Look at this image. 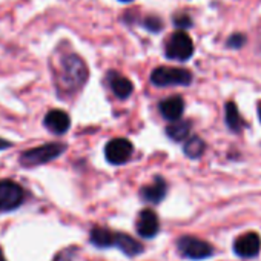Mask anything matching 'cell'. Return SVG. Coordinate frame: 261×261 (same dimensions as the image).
<instances>
[{"label": "cell", "instance_id": "cell-1", "mask_svg": "<svg viewBox=\"0 0 261 261\" xmlns=\"http://www.w3.org/2000/svg\"><path fill=\"white\" fill-rule=\"evenodd\" d=\"M88 79V68L85 62L74 54L66 56L62 60L59 71V85L65 91H75L85 85Z\"/></svg>", "mask_w": 261, "mask_h": 261}, {"label": "cell", "instance_id": "cell-2", "mask_svg": "<svg viewBox=\"0 0 261 261\" xmlns=\"http://www.w3.org/2000/svg\"><path fill=\"white\" fill-rule=\"evenodd\" d=\"M66 146L62 143H48L39 148H33L20 155V163L22 166H39L53 162L54 159L60 157L65 152Z\"/></svg>", "mask_w": 261, "mask_h": 261}, {"label": "cell", "instance_id": "cell-3", "mask_svg": "<svg viewBox=\"0 0 261 261\" xmlns=\"http://www.w3.org/2000/svg\"><path fill=\"white\" fill-rule=\"evenodd\" d=\"M151 82L155 86L165 88V86H188L192 82V74L188 69L183 68H169V66H160L152 71Z\"/></svg>", "mask_w": 261, "mask_h": 261}, {"label": "cell", "instance_id": "cell-4", "mask_svg": "<svg viewBox=\"0 0 261 261\" xmlns=\"http://www.w3.org/2000/svg\"><path fill=\"white\" fill-rule=\"evenodd\" d=\"M177 249L183 258L194 259V261L206 259V258H211L214 255V246L212 244H209L207 241L200 240L197 237H191V235H185V237L178 238Z\"/></svg>", "mask_w": 261, "mask_h": 261}, {"label": "cell", "instance_id": "cell-5", "mask_svg": "<svg viewBox=\"0 0 261 261\" xmlns=\"http://www.w3.org/2000/svg\"><path fill=\"white\" fill-rule=\"evenodd\" d=\"M194 54V43L192 39L183 33V31H177L174 33L168 43H166V57L171 60H178V62H186L188 59H191Z\"/></svg>", "mask_w": 261, "mask_h": 261}, {"label": "cell", "instance_id": "cell-6", "mask_svg": "<svg viewBox=\"0 0 261 261\" xmlns=\"http://www.w3.org/2000/svg\"><path fill=\"white\" fill-rule=\"evenodd\" d=\"M25 200V191L11 180H0V211L10 212L17 209Z\"/></svg>", "mask_w": 261, "mask_h": 261}, {"label": "cell", "instance_id": "cell-7", "mask_svg": "<svg viewBox=\"0 0 261 261\" xmlns=\"http://www.w3.org/2000/svg\"><path fill=\"white\" fill-rule=\"evenodd\" d=\"M134 146L126 139H114L105 148V157L111 165H123L133 155Z\"/></svg>", "mask_w": 261, "mask_h": 261}, {"label": "cell", "instance_id": "cell-8", "mask_svg": "<svg viewBox=\"0 0 261 261\" xmlns=\"http://www.w3.org/2000/svg\"><path fill=\"white\" fill-rule=\"evenodd\" d=\"M261 250V238L256 232H247L233 243V252L241 258H253Z\"/></svg>", "mask_w": 261, "mask_h": 261}, {"label": "cell", "instance_id": "cell-9", "mask_svg": "<svg viewBox=\"0 0 261 261\" xmlns=\"http://www.w3.org/2000/svg\"><path fill=\"white\" fill-rule=\"evenodd\" d=\"M160 230V220L151 209H143L137 218V232L142 238H154Z\"/></svg>", "mask_w": 261, "mask_h": 261}, {"label": "cell", "instance_id": "cell-10", "mask_svg": "<svg viewBox=\"0 0 261 261\" xmlns=\"http://www.w3.org/2000/svg\"><path fill=\"white\" fill-rule=\"evenodd\" d=\"M45 126L46 129H49L51 133L60 136L65 134L66 130L71 126V118L69 115L62 111V109H51L46 115H45Z\"/></svg>", "mask_w": 261, "mask_h": 261}, {"label": "cell", "instance_id": "cell-11", "mask_svg": "<svg viewBox=\"0 0 261 261\" xmlns=\"http://www.w3.org/2000/svg\"><path fill=\"white\" fill-rule=\"evenodd\" d=\"M166 192H168V185L166 181L162 178V177H155V180L148 185V186H143L142 191H140V197L151 203V204H157L160 203L165 197H166Z\"/></svg>", "mask_w": 261, "mask_h": 261}, {"label": "cell", "instance_id": "cell-12", "mask_svg": "<svg viewBox=\"0 0 261 261\" xmlns=\"http://www.w3.org/2000/svg\"><path fill=\"white\" fill-rule=\"evenodd\" d=\"M108 83H109V88L114 92V95L121 98V100L127 98L134 91L133 82H130L127 77L118 74V72H109L108 74Z\"/></svg>", "mask_w": 261, "mask_h": 261}, {"label": "cell", "instance_id": "cell-13", "mask_svg": "<svg viewBox=\"0 0 261 261\" xmlns=\"http://www.w3.org/2000/svg\"><path fill=\"white\" fill-rule=\"evenodd\" d=\"M162 115L166 118V120H171V121H175L178 120L181 115H183V111H185V101L180 95H172V97H168L165 100H162L160 106H159Z\"/></svg>", "mask_w": 261, "mask_h": 261}, {"label": "cell", "instance_id": "cell-14", "mask_svg": "<svg viewBox=\"0 0 261 261\" xmlns=\"http://www.w3.org/2000/svg\"><path fill=\"white\" fill-rule=\"evenodd\" d=\"M114 247L120 249L127 256H136V255L143 252V244L142 243H139L133 237H129L126 233H120V232H117V235H115Z\"/></svg>", "mask_w": 261, "mask_h": 261}, {"label": "cell", "instance_id": "cell-15", "mask_svg": "<svg viewBox=\"0 0 261 261\" xmlns=\"http://www.w3.org/2000/svg\"><path fill=\"white\" fill-rule=\"evenodd\" d=\"M115 235H117V232H114V230L95 226L91 230L89 240L95 247H112L115 243Z\"/></svg>", "mask_w": 261, "mask_h": 261}, {"label": "cell", "instance_id": "cell-16", "mask_svg": "<svg viewBox=\"0 0 261 261\" xmlns=\"http://www.w3.org/2000/svg\"><path fill=\"white\" fill-rule=\"evenodd\" d=\"M191 133V123L189 121H174L172 124H169L166 127V134L169 136V139L175 140V142H181L186 140L189 137Z\"/></svg>", "mask_w": 261, "mask_h": 261}, {"label": "cell", "instance_id": "cell-17", "mask_svg": "<svg viewBox=\"0 0 261 261\" xmlns=\"http://www.w3.org/2000/svg\"><path fill=\"white\" fill-rule=\"evenodd\" d=\"M224 109H226V124H227V127L230 130H233V133L241 130V127L244 126V121H243L241 115L238 114L237 105L233 101H227Z\"/></svg>", "mask_w": 261, "mask_h": 261}, {"label": "cell", "instance_id": "cell-18", "mask_svg": "<svg viewBox=\"0 0 261 261\" xmlns=\"http://www.w3.org/2000/svg\"><path fill=\"white\" fill-rule=\"evenodd\" d=\"M204 142L200 137H189L186 145H185V154L189 159H198L204 152Z\"/></svg>", "mask_w": 261, "mask_h": 261}, {"label": "cell", "instance_id": "cell-19", "mask_svg": "<svg viewBox=\"0 0 261 261\" xmlns=\"http://www.w3.org/2000/svg\"><path fill=\"white\" fill-rule=\"evenodd\" d=\"M244 43H246V36H243V34H233V36H230V39L227 40V45H229L230 48H233V49L241 48Z\"/></svg>", "mask_w": 261, "mask_h": 261}, {"label": "cell", "instance_id": "cell-20", "mask_svg": "<svg viewBox=\"0 0 261 261\" xmlns=\"http://www.w3.org/2000/svg\"><path fill=\"white\" fill-rule=\"evenodd\" d=\"M162 20L159 19V17H148L146 20H145V27L148 28V30H151V31H160L162 30Z\"/></svg>", "mask_w": 261, "mask_h": 261}, {"label": "cell", "instance_id": "cell-21", "mask_svg": "<svg viewBox=\"0 0 261 261\" xmlns=\"http://www.w3.org/2000/svg\"><path fill=\"white\" fill-rule=\"evenodd\" d=\"M175 25L177 27H180V28H189L191 27V20L188 19V17H177L175 19Z\"/></svg>", "mask_w": 261, "mask_h": 261}, {"label": "cell", "instance_id": "cell-22", "mask_svg": "<svg viewBox=\"0 0 261 261\" xmlns=\"http://www.w3.org/2000/svg\"><path fill=\"white\" fill-rule=\"evenodd\" d=\"M54 261H71V253L69 252H62Z\"/></svg>", "mask_w": 261, "mask_h": 261}, {"label": "cell", "instance_id": "cell-23", "mask_svg": "<svg viewBox=\"0 0 261 261\" xmlns=\"http://www.w3.org/2000/svg\"><path fill=\"white\" fill-rule=\"evenodd\" d=\"M10 146H11V143H10L8 140L0 139V151H2V149H7V148H10Z\"/></svg>", "mask_w": 261, "mask_h": 261}, {"label": "cell", "instance_id": "cell-24", "mask_svg": "<svg viewBox=\"0 0 261 261\" xmlns=\"http://www.w3.org/2000/svg\"><path fill=\"white\" fill-rule=\"evenodd\" d=\"M0 261H7V258H5V255H4L2 249H0Z\"/></svg>", "mask_w": 261, "mask_h": 261}, {"label": "cell", "instance_id": "cell-25", "mask_svg": "<svg viewBox=\"0 0 261 261\" xmlns=\"http://www.w3.org/2000/svg\"><path fill=\"white\" fill-rule=\"evenodd\" d=\"M258 117H259V121H261V101L258 103Z\"/></svg>", "mask_w": 261, "mask_h": 261}, {"label": "cell", "instance_id": "cell-26", "mask_svg": "<svg viewBox=\"0 0 261 261\" xmlns=\"http://www.w3.org/2000/svg\"><path fill=\"white\" fill-rule=\"evenodd\" d=\"M120 2H130V0H120Z\"/></svg>", "mask_w": 261, "mask_h": 261}]
</instances>
